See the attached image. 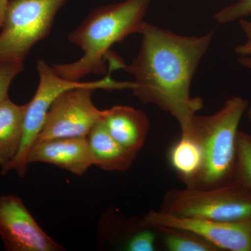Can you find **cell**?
<instances>
[{
  "label": "cell",
  "mask_w": 251,
  "mask_h": 251,
  "mask_svg": "<svg viewBox=\"0 0 251 251\" xmlns=\"http://www.w3.org/2000/svg\"><path fill=\"white\" fill-rule=\"evenodd\" d=\"M140 34L139 52L125 69L134 79L133 95L143 103L170 112L185 133L202 108V99L191 97V81L212 42L214 31L182 36L145 22Z\"/></svg>",
  "instance_id": "1"
},
{
  "label": "cell",
  "mask_w": 251,
  "mask_h": 251,
  "mask_svg": "<svg viewBox=\"0 0 251 251\" xmlns=\"http://www.w3.org/2000/svg\"><path fill=\"white\" fill-rule=\"evenodd\" d=\"M151 0H125L97 8L68 36L80 48L83 55L75 62L52 64L64 78L80 81L90 74H105V60L117 43L143 27Z\"/></svg>",
  "instance_id": "2"
},
{
  "label": "cell",
  "mask_w": 251,
  "mask_h": 251,
  "mask_svg": "<svg viewBox=\"0 0 251 251\" xmlns=\"http://www.w3.org/2000/svg\"><path fill=\"white\" fill-rule=\"evenodd\" d=\"M249 107L247 100L233 97L215 113L193 117L185 133H191L199 143L202 166L192 188L209 189L233 182L239 125Z\"/></svg>",
  "instance_id": "3"
},
{
  "label": "cell",
  "mask_w": 251,
  "mask_h": 251,
  "mask_svg": "<svg viewBox=\"0 0 251 251\" xmlns=\"http://www.w3.org/2000/svg\"><path fill=\"white\" fill-rule=\"evenodd\" d=\"M108 65V74L103 78L92 82H80L64 78L46 61L42 59L37 61L36 69L39 74V85L33 98L26 104L21 147L14 160L1 169V175H5L14 171L20 177L25 176L29 149L40 134L51 105L63 92L84 87H92L97 90H131L133 82H117L112 78V72L118 69L117 64L110 62Z\"/></svg>",
  "instance_id": "4"
},
{
  "label": "cell",
  "mask_w": 251,
  "mask_h": 251,
  "mask_svg": "<svg viewBox=\"0 0 251 251\" xmlns=\"http://www.w3.org/2000/svg\"><path fill=\"white\" fill-rule=\"evenodd\" d=\"M161 212L182 217L224 221H251V190L236 182L209 188L170 190L162 201Z\"/></svg>",
  "instance_id": "5"
},
{
  "label": "cell",
  "mask_w": 251,
  "mask_h": 251,
  "mask_svg": "<svg viewBox=\"0 0 251 251\" xmlns=\"http://www.w3.org/2000/svg\"><path fill=\"white\" fill-rule=\"evenodd\" d=\"M67 0H9L0 29V62H24L50 32Z\"/></svg>",
  "instance_id": "6"
},
{
  "label": "cell",
  "mask_w": 251,
  "mask_h": 251,
  "mask_svg": "<svg viewBox=\"0 0 251 251\" xmlns=\"http://www.w3.org/2000/svg\"><path fill=\"white\" fill-rule=\"evenodd\" d=\"M96 90L77 87L60 94L51 105L36 140L87 137L103 115L104 110H99L92 102Z\"/></svg>",
  "instance_id": "7"
},
{
  "label": "cell",
  "mask_w": 251,
  "mask_h": 251,
  "mask_svg": "<svg viewBox=\"0 0 251 251\" xmlns=\"http://www.w3.org/2000/svg\"><path fill=\"white\" fill-rule=\"evenodd\" d=\"M140 225L145 227H174L191 231L211 243L219 251H251V221L224 222L150 210L141 220Z\"/></svg>",
  "instance_id": "8"
},
{
  "label": "cell",
  "mask_w": 251,
  "mask_h": 251,
  "mask_svg": "<svg viewBox=\"0 0 251 251\" xmlns=\"http://www.w3.org/2000/svg\"><path fill=\"white\" fill-rule=\"evenodd\" d=\"M0 237L8 251H62L15 195L0 196Z\"/></svg>",
  "instance_id": "9"
},
{
  "label": "cell",
  "mask_w": 251,
  "mask_h": 251,
  "mask_svg": "<svg viewBox=\"0 0 251 251\" xmlns=\"http://www.w3.org/2000/svg\"><path fill=\"white\" fill-rule=\"evenodd\" d=\"M27 161L28 165H53L77 176H82L94 166L87 137L36 140L29 149Z\"/></svg>",
  "instance_id": "10"
},
{
  "label": "cell",
  "mask_w": 251,
  "mask_h": 251,
  "mask_svg": "<svg viewBox=\"0 0 251 251\" xmlns=\"http://www.w3.org/2000/svg\"><path fill=\"white\" fill-rule=\"evenodd\" d=\"M101 121L117 143L137 153L145 145L150 129V121L145 112L125 105L104 110Z\"/></svg>",
  "instance_id": "11"
},
{
  "label": "cell",
  "mask_w": 251,
  "mask_h": 251,
  "mask_svg": "<svg viewBox=\"0 0 251 251\" xmlns=\"http://www.w3.org/2000/svg\"><path fill=\"white\" fill-rule=\"evenodd\" d=\"M94 166L108 172H125L130 169L137 153L122 146L109 134L101 120L96 124L87 136Z\"/></svg>",
  "instance_id": "12"
},
{
  "label": "cell",
  "mask_w": 251,
  "mask_h": 251,
  "mask_svg": "<svg viewBox=\"0 0 251 251\" xmlns=\"http://www.w3.org/2000/svg\"><path fill=\"white\" fill-rule=\"evenodd\" d=\"M25 105H19L8 97L0 102V166L14 160L19 151L23 135Z\"/></svg>",
  "instance_id": "13"
},
{
  "label": "cell",
  "mask_w": 251,
  "mask_h": 251,
  "mask_svg": "<svg viewBox=\"0 0 251 251\" xmlns=\"http://www.w3.org/2000/svg\"><path fill=\"white\" fill-rule=\"evenodd\" d=\"M173 171L186 187L192 188L202 166V153L196 138L190 133H181L168 153Z\"/></svg>",
  "instance_id": "14"
},
{
  "label": "cell",
  "mask_w": 251,
  "mask_h": 251,
  "mask_svg": "<svg viewBox=\"0 0 251 251\" xmlns=\"http://www.w3.org/2000/svg\"><path fill=\"white\" fill-rule=\"evenodd\" d=\"M162 233L165 247L171 251H219L197 234L174 227H154Z\"/></svg>",
  "instance_id": "15"
},
{
  "label": "cell",
  "mask_w": 251,
  "mask_h": 251,
  "mask_svg": "<svg viewBox=\"0 0 251 251\" xmlns=\"http://www.w3.org/2000/svg\"><path fill=\"white\" fill-rule=\"evenodd\" d=\"M234 182L251 190V138L249 133L239 130L237 142V163Z\"/></svg>",
  "instance_id": "16"
},
{
  "label": "cell",
  "mask_w": 251,
  "mask_h": 251,
  "mask_svg": "<svg viewBox=\"0 0 251 251\" xmlns=\"http://www.w3.org/2000/svg\"><path fill=\"white\" fill-rule=\"evenodd\" d=\"M141 226V225H140ZM151 227L141 226L128 237L125 249L129 251H153L156 250V234Z\"/></svg>",
  "instance_id": "17"
},
{
  "label": "cell",
  "mask_w": 251,
  "mask_h": 251,
  "mask_svg": "<svg viewBox=\"0 0 251 251\" xmlns=\"http://www.w3.org/2000/svg\"><path fill=\"white\" fill-rule=\"evenodd\" d=\"M251 15V0H239L220 10L214 16L219 24H227L239 21Z\"/></svg>",
  "instance_id": "18"
},
{
  "label": "cell",
  "mask_w": 251,
  "mask_h": 251,
  "mask_svg": "<svg viewBox=\"0 0 251 251\" xmlns=\"http://www.w3.org/2000/svg\"><path fill=\"white\" fill-rule=\"evenodd\" d=\"M24 70V62H0V102L8 98L10 86Z\"/></svg>",
  "instance_id": "19"
},
{
  "label": "cell",
  "mask_w": 251,
  "mask_h": 251,
  "mask_svg": "<svg viewBox=\"0 0 251 251\" xmlns=\"http://www.w3.org/2000/svg\"><path fill=\"white\" fill-rule=\"evenodd\" d=\"M241 29L245 35V42L235 47V52L239 57L251 58V20L245 18L239 21Z\"/></svg>",
  "instance_id": "20"
},
{
  "label": "cell",
  "mask_w": 251,
  "mask_h": 251,
  "mask_svg": "<svg viewBox=\"0 0 251 251\" xmlns=\"http://www.w3.org/2000/svg\"><path fill=\"white\" fill-rule=\"evenodd\" d=\"M9 1V0H0V29L2 26L5 11H6V6H7Z\"/></svg>",
  "instance_id": "21"
},
{
  "label": "cell",
  "mask_w": 251,
  "mask_h": 251,
  "mask_svg": "<svg viewBox=\"0 0 251 251\" xmlns=\"http://www.w3.org/2000/svg\"><path fill=\"white\" fill-rule=\"evenodd\" d=\"M238 62L243 67L247 68L248 69L251 70V58L249 57H239L238 58Z\"/></svg>",
  "instance_id": "22"
},
{
  "label": "cell",
  "mask_w": 251,
  "mask_h": 251,
  "mask_svg": "<svg viewBox=\"0 0 251 251\" xmlns=\"http://www.w3.org/2000/svg\"><path fill=\"white\" fill-rule=\"evenodd\" d=\"M247 115L248 119H249V122H250L251 128V106H250V105H249V108H248V109H247ZM249 134H250L251 138V133H249Z\"/></svg>",
  "instance_id": "23"
}]
</instances>
